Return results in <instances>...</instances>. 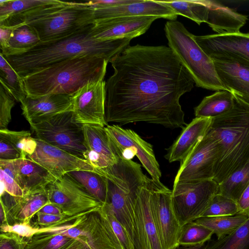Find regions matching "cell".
Returning <instances> with one entry per match:
<instances>
[{
  "label": "cell",
  "mask_w": 249,
  "mask_h": 249,
  "mask_svg": "<svg viewBox=\"0 0 249 249\" xmlns=\"http://www.w3.org/2000/svg\"><path fill=\"white\" fill-rule=\"evenodd\" d=\"M109 62L114 72L106 82L107 124L187 125L179 100L195 82L169 47L129 46Z\"/></svg>",
  "instance_id": "6da1fadb"
},
{
  "label": "cell",
  "mask_w": 249,
  "mask_h": 249,
  "mask_svg": "<svg viewBox=\"0 0 249 249\" xmlns=\"http://www.w3.org/2000/svg\"><path fill=\"white\" fill-rule=\"evenodd\" d=\"M68 37L38 44L19 54L4 56L17 73L22 77L40 68L77 56H99L110 59L129 46L132 38L100 40L91 35L93 25Z\"/></svg>",
  "instance_id": "7a4b0ae2"
},
{
  "label": "cell",
  "mask_w": 249,
  "mask_h": 249,
  "mask_svg": "<svg viewBox=\"0 0 249 249\" xmlns=\"http://www.w3.org/2000/svg\"><path fill=\"white\" fill-rule=\"evenodd\" d=\"M108 62L102 56H77L37 69L21 78L27 96H71L88 83L104 80Z\"/></svg>",
  "instance_id": "3957f363"
},
{
  "label": "cell",
  "mask_w": 249,
  "mask_h": 249,
  "mask_svg": "<svg viewBox=\"0 0 249 249\" xmlns=\"http://www.w3.org/2000/svg\"><path fill=\"white\" fill-rule=\"evenodd\" d=\"M234 97L232 109L212 118L207 132L219 147L213 178L218 184L249 161V104Z\"/></svg>",
  "instance_id": "277c9868"
},
{
  "label": "cell",
  "mask_w": 249,
  "mask_h": 249,
  "mask_svg": "<svg viewBox=\"0 0 249 249\" xmlns=\"http://www.w3.org/2000/svg\"><path fill=\"white\" fill-rule=\"evenodd\" d=\"M93 9L88 1L53 0L22 16L19 24L32 27L42 43L68 37L94 24Z\"/></svg>",
  "instance_id": "5b68a950"
},
{
  "label": "cell",
  "mask_w": 249,
  "mask_h": 249,
  "mask_svg": "<svg viewBox=\"0 0 249 249\" xmlns=\"http://www.w3.org/2000/svg\"><path fill=\"white\" fill-rule=\"evenodd\" d=\"M93 171L107 179V199L103 205L113 212L133 241L135 201L142 187L149 178L143 173L140 164L121 158L110 167L93 168Z\"/></svg>",
  "instance_id": "8992f818"
},
{
  "label": "cell",
  "mask_w": 249,
  "mask_h": 249,
  "mask_svg": "<svg viewBox=\"0 0 249 249\" xmlns=\"http://www.w3.org/2000/svg\"><path fill=\"white\" fill-rule=\"evenodd\" d=\"M168 47L193 78L196 86L214 91L228 90L220 81L213 59L198 45L184 25L167 21L164 26Z\"/></svg>",
  "instance_id": "52a82bcc"
},
{
  "label": "cell",
  "mask_w": 249,
  "mask_h": 249,
  "mask_svg": "<svg viewBox=\"0 0 249 249\" xmlns=\"http://www.w3.org/2000/svg\"><path fill=\"white\" fill-rule=\"evenodd\" d=\"M30 126L36 138L84 159L87 149L84 145L83 124L75 121L72 110L58 114Z\"/></svg>",
  "instance_id": "ba28073f"
},
{
  "label": "cell",
  "mask_w": 249,
  "mask_h": 249,
  "mask_svg": "<svg viewBox=\"0 0 249 249\" xmlns=\"http://www.w3.org/2000/svg\"><path fill=\"white\" fill-rule=\"evenodd\" d=\"M217 193L218 184L214 179L174 184L172 205L181 226L200 218Z\"/></svg>",
  "instance_id": "9c48e42d"
},
{
  "label": "cell",
  "mask_w": 249,
  "mask_h": 249,
  "mask_svg": "<svg viewBox=\"0 0 249 249\" xmlns=\"http://www.w3.org/2000/svg\"><path fill=\"white\" fill-rule=\"evenodd\" d=\"M60 233L83 239L92 249H123L102 207L80 216Z\"/></svg>",
  "instance_id": "30bf717a"
},
{
  "label": "cell",
  "mask_w": 249,
  "mask_h": 249,
  "mask_svg": "<svg viewBox=\"0 0 249 249\" xmlns=\"http://www.w3.org/2000/svg\"><path fill=\"white\" fill-rule=\"evenodd\" d=\"M46 189L50 202L58 206L65 215L81 216L103 206L67 174L49 184Z\"/></svg>",
  "instance_id": "8fae6325"
},
{
  "label": "cell",
  "mask_w": 249,
  "mask_h": 249,
  "mask_svg": "<svg viewBox=\"0 0 249 249\" xmlns=\"http://www.w3.org/2000/svg\"><path fill=\"white\" fill-rule=\"evenodd\" d=\"M106 129L120 158L132 160L136 156L151 178L160 181L161 173L150 143L133 130L123 128L117 124H108Z\"/></svg>",
  "instance_id": "7c38bea8"
},
{
  "label": "cell",
  "mask_w": 249,
  "mask_h": 249,
  "mask_svg": "<svg viewBox=\"0 0 249 249\" xmlns=\"http://www.w3.org/2000/svg\"><path fill=\"white\" fill-rule=\"evenodd\" d=\"M219 154V147L216 140L207 132L180 165L174 184L213 179Z\"/></svg>",
  "instance_id": "4fadbf2b"
},
{
  "label": "cell",
  "mask_w": 249,
  "mask_h": 249,
  "mask_svg": "<svg viewBox=\"0 0 249 249\" xmlns=\"http://www.w3.org/2000/svg\"><path fill=\"white\" fill-rule=\"evenodd\" d=\"M172 190L160 181H152V209L154 220L164 249H176L182 227L173 210Z\"/></svg>",
  "instance_id": "5bb4252c"
},
{
  "label": "cell",
  "mask_w": 249,
  "mask_h": 249,
  "mask_svg": "<svg viewBox=\"0 0 249 249\" xmlns=\"http://www.w3.org/2000/svg\"><path fill=\"white\" fill-rule=\"evenodd\" d=\"M152 181L142 187L134 208L133 244L135 249H164L153 218Z\"/></svg>",
  "instance_id": "9a60e30c"
},
{
  "label": "cell",
  "mask_w": 249,
  "mask_h": 249,
  "mask_svg": "<svg viewBox=\"0 0 249 249\" xmlns=\"http://www.w3.org/2000/svg\"><path fill=\"white\" fill-rule=\"evenodd\" d=\"M106 82L88 83L71 95L75 121L82 124L106 126Z\"/></svg>",
  "instance_id": "2e32d148"
},
{
  "label": "cell",
  "mask_w": 249,
  "mask_h": 249,
  "mask_svg": "<svg viewBox=\"0 0 249 249\" xmlns=\"http://www.w3.org/2000/svg\"><path fill=\"white\" fill-rule=\"evenodd\" d=\"M194 38L212 59L232 60L249 64V33L194 35Z\"/></svg>",
  "instance_id": "e0dca14e"
},
{
  "label": "cell",
  "mask_w": 249,
  "mask_h": 249,
  "mask_svg": "<svg viewBox=\"0 0 249 249\" xmlns=\"http://www.w3.org/2000/svg\"><path fill=\"white\" fill-rule=\"evenodd\" d=\"M36 140V148L27 159L46 169L56 179L74 171H93V166L86 160L37 138Z\"/></svg>",
  "instance_id": "ac0fdd59"
},
{
  "label": "cell",
  "mask_w": 249,
  "mask_h": 249,
  "mask_svg": "<svg viewBox=\"0 0 249 249\" xmlns=\"http://www.w3.org/2000/svg\"><path fill=\"white\" fill-rule=\"evenodd\" d=\"M0 169L15 179L24 195L44 190L56 179L46 169L28 159L0 160Z\"/></svg>",
  "instance_id": "d6986e66"
},
{
  "label": "cell",
  "mask_w": 249,
  "mask_h": 249,
  "mask_svg": "<svg viewBox=\"0 0 249 249\" xmlns=\"http://www.w3.org/2000/svg\"><path fill=\"white\" fill-rule=\"evenodd\" d=\"M84 145L87 149L84 158L93 168L104 169L117 163L120 157L106 126L83 124Z\"/></svg>",
  "instance_id": "ffe728a7"
},
{
  "label": "cell",
  "mask_w": 249,
  "mask_h": 249,
  "mask_svg": "<svg viewBox=\"0 0 249 249\" xmlns=\"http://www.w3.org/2000/svg\"><path fill=\"white\" fill-rule=\"evenodd\" d=\"M158 18L154 16H135L98 20L95 21L90 33L92 37L100 40L133 38L144 34Z\"/></svg>",
  "instance_id": "44dd1931"
},
{
  "label": "cell",
  "mask_w": 249,
  "mask_h": 249,
  "mask_svg": "<svg viewBox=\"0 0 249 249\" xmlns=\"http://www.w3.org/2000/svg\"><path fill=\"white\" fill-rule=\"evenodd\" d=\"M93 9L95 21L135 16H154L176 20L178 16L169 7L152 0H137L131 3Z\"/></svg>",
  "instance_id": "7402d4cb"
},
{
  "label": "cell",
  "mask_w": 249,
  "mask_h": 249,
  "mask_svg": "<svg viewBox=\"0 0 249 249\" xmlns=\"http://www.w3.org/2000/svg\"><path fill=\"white\" fill-rule=\"evenodd\" d=\"M22 115L30 125L38 124L58 114L72 110L71 96L51 94L32 98L27 96L21 103Z\"/></svg>",
  "instance_id": "603a6c76"
},
{
  "label": "cell",
  "mask_w": 249,
  "mask_h": 249,
  "mask_svg": "<svg viewBox=\"0 0 249 249\" xmlns=\"http://www.w3.org/2000/svg\"><path fill=\"white\" fill-rule=\"evenodd\" d=\"M0 202L7 213L8 225L31 224V219L39 210L50 203L46 189L25 194L23 196H15L5 191H0Z\"/></svg>",
  "instance_id": "cb8c5ba5"
},
{
  "label": "cell",
  "mask_w": 249,
  "mask_h": 249,
  "mask_svg": "<svg viewBox=\"0 0 249 249\" xmlns=\"http://www.w3.org/2000/svg\"><path fill=\"white\" fill-rule=\"evenodd\" d=\"M213 60L223 85L234 95L249 104V64L228 59Z\"/></svg>",
  "instance_id": "d4e9b609"
},
{
  "label": "cell",
  "mask_w": 249,
  "mask_h": 249,
  "mask_svg": "<svg viewBox=\"0 0 249 249\" xmlns=\"http://www.w3.org/2000/svg\"><path fill=\"white\" fill-rule=\"evenodd\" d=\"M212 118L196 117L187 124L168 149L165 158L169 162L179 161L181 164L207 134Z\"/></svg>",
  "instance_id": "484cf974"
},
{
  "label": "cell",
  "mask_w": 249,
  "mask_h": 249,
  "mask_svg": "<svg viewBox=\"0 0 249 249\" xmlns=\"http://www.w3.org/2000/svg\"><path fill=\"white\" fill-rule=\"evenodd\" d=\"M208 8L206 23L217 34L240 32L248 20V16L214 0H202Z\"/></svg>",
  "instance_id": "4316f807"
},
{
  "label": "cell",
  "mask_w": 249,
  "mask_h": 249,
  "mask_svg": "<svg viewBox=\"0 0 249 249\" xmlns=\"http://www.w3.org/2000/svg\"><path fill=\"white\" fill-rule=\"evenodd\" d=\"M53 0H0V26L14 27L27 13Z\"/></svg>",
  "instance_id": "83f0119b"
},
{
  "label": "cell",
  "mask_w": 249,
  "mask_h": 249,
  "mask_svg": "<svg viewBox=\"0 0 249 249\" xmlns=\"http://www.w3.org/2000/svg\"><path fill=\"white\" fill-rule=\"evenodd\" d=\"M234 97L228 90L217 91L205 97L194 108L196 117L213 118L223 115L233 107Z\"/></svg>",
  "instance_id": "f1b7e54d"
},
{
  "label": "cell",
  "mask_w": 249,
  "mask_h": 249,
  "mask_svg": "<svg viewBox=\"0 0 249 249\" xmlns=\"http://www.w3.org/2000/svg\"><path fill=\"white\" fill-rule=\"evenodd\" d=\"M41 42L36 31L30 25L22 23L13 27L7 48L0 53L5 56L19 54Z\"/></svg>",
  "instance_id": "f546056e"
},
{
  "label": "cell",
  "mask_w": 249,
  "mask_h": 249,
  "mask_svg": "<svg viewBox=\"0 0 249 249\" xmlns=\"http://www.w3.org/2000/svg\"><path fill=\"white\" fill-rule=\"evenodd\" d=\"M78 182L92 196L105 204L107 196V180L94 171L78 170L67 174Z\"/></svg>",
  "instance_id": "4dcf8cb0"
},
{
  "label": "cell",
  "mask_w": 249,
  "mask_h": 249,
  "mask_svg": "<svg viewBox=\"0 0 249 249\" xmlns=\"http://www.w3.org/2000/svg\"><path fill=\"white\" fill-rule=\"evenodd\" d=\"M246 215L238 214L231 216L200 217L194 222L203 226L215 234L217 239L235 231L248 219Z\"/></svg>",
  "instance_id": "1f68e13d"
},
{
  "label": "cell",
  "mask_w": 249,
  "mask_h": 249,
  "mask_svg": "<svg viewBox=\"0 0 249 249\" xmlns=\"http://www.w3.org/2000/svg\"><path fill=\"white\" fill-rule=\"evenodd\" d=\"M0 82V86L17 102L21 103L26 98L27 95L21 77L13 69L1 53Z\"/></svg>",
  "instance_id": "d6a6232c"
},
{
  "label": "cell",
  "mask_w": 249,
  "mask_h": 249,
  "mask_svg": "<svg viewBox=\"0 0 249 249\" xmlns=\"http://www.w3.org/2000/svg\"><path fill=\"white\" fill-rule=\"evenodd\" d=\"M249 185V161L218 184V194L236 202Z\"/></svg>",
  "instance_id": "836d02e7"
},
{
  "label": "cell",
  "mask_w": 249,
  "mask_h": 249,
  "mask_svg": "<svg viewBox=\"0 0 249 249\" xmlns=\"http://www.w3.org/2000/svg\"><path fill=\"white\" fill-rule=\"evenodd\" d=\"M158 1L169 7L178 16L186 17L198 25L207 22L208 8L202 0Z\"/></svg>",
  "instance_id": "e575fe53"
},
{
  "label": "cell",
  "mask_w": 249,
  "mask_h": 249,
  "mask_svg": "<svg viewBox=\"0 0 249 249\" xmlns=\"http://www.w3.org/2000/svg\"><path fill=\"white\" fill-rule=\"evenodd\" d=\"M204 249H249V217L231 234L208 241Z\"/></svg>",
  "instance_id": "d590c367"
},
{
  "label": "cell",
  "mask_w": 249,
  "mask_h": 249,
  "mask_svg": "<svg viewBox=\"0 0 249 249\" xmlns=\"http://www.w3.org/2000/svg\"><path fill=\"white\" fill-rule=\"evenodd\" d=\"M74 240L58 233H40L28 239L24 249H65Z\"/></svg>",
  "instance_id": "8d00e7d4"
},
{
  "label": "cell",
  "mask_w": 249,
  "mask_h": 249,
  "mask_svg": "<svg viewBox=\"0 0 249 249\" xmlns=\"http://www.w3.org/2000/svg\"><path fill=\"white\" fill-rule=\"evenodd\" d=\"M0 138L12 144L20 153L21 159H27L35 151L37 147L36 138L32 137L29 131L0 130Z\"/></svg>",
  "instance_id": "74e56055"
},
{
  "label": "cell",
  "mask_w": 249,
  "mask_h": 249,
  "mask_svg": "<svg viewBox=\"0 0 249 249\" xmlns=\"http://www.w3.org/2000/svg\"><path fill=\"white\" fill-rule=\"evenodd\" d=\"M213 232L194 221L188 223L181 228L179 238V246H195L206 243L211 239Z\"/></svg>",
  "instance_id": "f35d334b"
},
{
  "label": "cell",
  "mask_w": 249,
  "mask_h": 249,
  "mask_svg": "<svg viewBox=\"0 0 249 249\" xmlns=\"http://www.w3.org/2000/svg\"><path fill=\"white\" fill-rule=\"evenodd\" d=\"M238 213L236 201L217 193L213 196L200 217L234 215Z\"/></svg>",
  "instance_id": "ab89813d"
},
{
  "label": "cell",
  "mask_w": 249,
  "mask_h": 249,
  "mask_svg": "<svg viewBox=\"0 0 249 249\" xmlns=\"http://www.w3.org/2000/svg\"><path fill=\"white\" fill-rule=\"evenodd\" d=\"M102 209L106 213L113 231L119 240L123 249H135L134 244L127 231L117 219L113 212L107 207L103 205Z\"/></svg>",
  "instance_id": "60d3db41"
},
{
  "label": "cell",
  "mask_w": 249,
  "mask_h": 249,
  "mask_svg": "<svg viewBox=\"0 0 249 249\" xmlns=\"http://www.w3.org/2000/svg\"><path fill=\"white\" fill-rule=\"evenodd\" d=\"M1 232H14L26 239L44 232H52L53 227H36L26 223H16L13 225L0 226Z\"/></svg>",
  "instance_id": "b9f144b4"
},
{
  "label": "cell",
  "mask_w": 249,
  "mask_h": 249,
  "mask_svg": "<svg viewBox=\"0 0 249 249\" xmlns=\"http://www.w3.org/2000/svg\"><path fill=\"white\" fill-rule=\"evenodd\" d=\"M15 101V99L0 86V130L8 129Z\"/></svg>",
  "instance_id": "7bdbcfd3"
},
{
  "label": "cell",
  "mask_w": 249,
  "mask_h": 249,
  "mask_svg": "<svg viewBox=\"0 0 249 249\" xmlns=\"http://www.w3.org/2000/svg\"><path fill=\"white\" fill-rule=\"evenodd\" d=\"M36 215V223L40 227H53L63 225L69 222L74 221L80 217L48 214L38 213H37Z\"/></svg>",
  "instance_id": "ee69618b"
},
{
  "label": "cell",
  "mask_w": 249,
  "mask_h": 249,
  "mask_svg": "<svg viewBox=\"0 0 249 249\" xmlns=\"http://www.w3.org/2000/svg\"><path fill=\"white\" fill-rule=\"evenodd\" d=\"M28 239L14 232H1L0 249H24Z\"/></svg>",
  "instance_id": "f6af8a7d"
},
{
  "label": "cell",
  "mask_w": 249,
  "mask_h": 249,
  "mask_svg": "<svg viewBox=\"0 0 249 249\" xmlns=\"http://www.w3.org/2000/svg\"><path fill=\"white\" fill-rule=\"evenodd\" d=\"M0 191H5L15 196H23V192L15 179L0 169Z\"/></svg>",
  "instance_id": "bcb514c9"
},
{
  "label": "cell",
  "mask_w": 249,
  "mask_h": 249,
  "mask_svg": "<svg viewBox=\"0 0 249 249\" xmlns=\"http://www.w3.org/2000/svg\"><path fill=\"white\" fill-rule=\"evenodd\" d=\"M21 159L18 151L9 142L0 138V160H13Z\"/></svg>",
  "instance_id": "7dc6e473"
},
{
  "label": "cell",
  "mask_w": 249,
  "mask_h": 249,
  "mask_svg": "<svg viewBox=\"0 0 249 249\" xmlns=\"http://www.w3.org/2000/svg\"><path fill=\"white\" fill-rule=\"evenodd\" d=\"M136 0H95L89 1L88 3L93 9L129 4L134 2Z\"/></svg>",
  "instance_id": "c3c4849f"
},
{
  "label": "cell",
  "mask_w": 249,
  "mask_h": 249,
  "mask_svg": "<svg viewBox=\"0 0 249 249\" xmlns=\"http://www.w3.org/2000/svg\"><path fill=\"white\" fill-rule=\"evenodd\" d=\"M237 204L238 214L245 215L249 217V185L241 195Z\"/></svg>",
  "instance_id": "681fc988"
},
{
  "label": "cell",
  "mask_w": 249,
  "mask_h": 249,
  "mask_svg": "<svg viewBox=\"0 0 249 249\" xmlns=\"http://www.w3.org/2000/svg\"><path fill=\"white\" fill-rule=\"evenodd\" d=\"M13 29V27L0 26V52H4L7 49Z\"/></svg>",
  "instance_id": "f907efd6"
},
{
  "label": "cell",
  "mask_w": 249,
  "mask_h": 249,
  "mask_svg": "<svg viewBox=\"0 0 249 249\" xmlns=\"http://www.w3.org/2000/svg\"><path fill=\"white\" fill-rule=\"evenodd\" d=\"M37 213L48 214L64 215L63 212L58 206L51 202L42 207Z\"/></svg>",
  "instance_id": "816d5d0a"
},
{
  "label": "cell",
  "mask_w": 249,
  "mask_h": 249,
  "mask_svg": "<svg viewBox=\"0 0 249 249\" xmlns=\"http://www.w3.org/2000/svg\"><path fill=\"white\" fill-rule=\"evenodd\" d=\"M65 249H92L89 244L85 240L76 239Z\"/></svg>",
  "instance_id": "f5cc1de1"
},
{
  "label": "cell",
  "mask_w": 249,
  "mask_h": 249,
  "mask_svg": "<svg viewBox=\"0 0 249 249\" xmlns=\"http://www.w3.org/2000/svg\"><path fill=\"white\" fill-rule=\"evenodd\" d=\"M206 246V243L195 246H181L176 249H204Z\"/></svg>",
  "instance_id": "db71d44e"
}]
</instances>
